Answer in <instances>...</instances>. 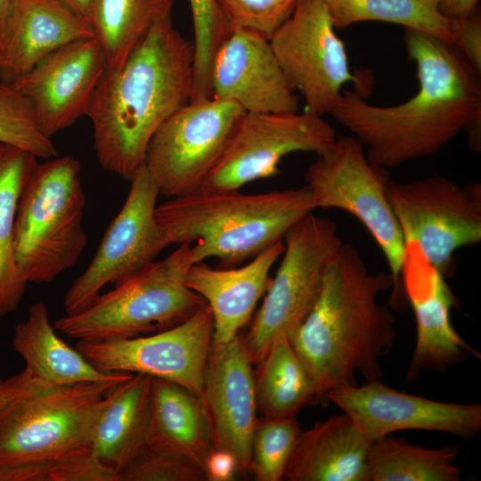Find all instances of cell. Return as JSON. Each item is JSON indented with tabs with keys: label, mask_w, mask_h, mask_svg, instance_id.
Returning a JSON list of instances; mask_svg holds the SVG:
<instances>
[{
	"label": "cell",
	"mask_w": 481,
	"mask_h": 481,
	"mask_svg": "<svg viewBox=\"0 0 481 481\" xmlns=\"http://www.w3.org/2000/svg\"><path fill=\"white\" fill-rule=\"evenodd\" d=\"M404 42L416 66L412 97L377 106L343 91L330 115L363 144L371 162L386 168L434 155L463 130L469 148L480 151L481 74L454 45L436 37L404 29Z\"/></svg>",
	"instance_id": "6da1fadb"
},
{
	"label": "cell",
	"mask_w": 481,
	"mask_h": 481,
	"mask_svg": "<svg viewBox=\"0 0 481 481\" xmlns=\"http://www.w3.org/2000/svg\"><path fill=\"white\" fill-rule=\"evenodd\" d=\"M213 330L212 313L205 305L167 330L112 341L78 340L76 348L102 371L142 373L163 379L184 387L202 400Z\"/></svg>",
	"instance_id": "9a60e30c"
},
{
	"label": "cell",
	"mask_w": 481,
	"mask_h": 481,
	"mask_svg": "<svg viewBox=\"0 0 481 481\" xmlns=\"http://www.w3.org/2000/svg\"><path fill=\"white\" fill-rule=\"evenodd\" d=\"M37 157L0 143V316L15 311L26 290L14 254V224L23 187L37 165Z\"/></svg>",
	"instance_id": "4316f807"
},
{
	"label": "cell",
	"mask_w": 481,
	"mask_h": 481,
	"mask_svg": "<svg viewBox=\"0 0 481 481\" xmlns=\"http://www.w3.org/2000/svg\"><path fill=\"white\" fill-rule=\"evenodd\" d=\"M146 445L185 460L204 472L216 448L208 414L201 398L176 383L152 378Z\"/></svg>",
	"instance_id": "cb8c5ba5"
},
{
	"label": "cell",
	"mask_w": 481,
	"mask_h": 481,
	"mask_svg": "<svg viewBox=\"0 0 481 481\" xmlns=\"http://www.w3.org/2000/svg\"><path fill=\"white\" fill-rule=\"evenodd\" d=\"M305 180L317 208L346 211L373 237L394 280L391 304L400 307L404 294L400 273L405 243L387 197V168L371 162L355 137L340 135L308 166Z\"/></svg>",
	"instance_id": "ba28073f"
},
{
	"label": "cell",
	"mask_w": 481,
	"mask_h": 481,
	"mask_svg": "<svg viewBox=\"0 0 481 481\" xmlns=\"http://www.w3.org/2000/svg\"><path fill=\"white\" fill-rule=\"evenodd\" d=\"M80 162L70 155L37 163L17 207L14 254L27 283L55 280L77 264L87 241Z\"/></svg>",
	"instance_id": "8992f818"
},
{
	"label": "cell",
	"mask_w": 481,
	"mask_h": 481,
	"mask_svg": "<svg viewBox=\"0 0 481 481\" xmlns=\"http://www.w3.org/2000/svg\"><path fill=\"white\" fill-rule=\"evenodd\" d=\"M282 240V260L262 306L241 335L253 365L277 337H289L308 315L320 295L326 268L343 244L336 224L313 212L294 224Z\"/></svg>",
	"instance_id": "9c48e42d"
},
{
	"label": "cell",
	"mask_w": 481,
	"mask_h": 481,
	"mask_svg": "<svg viewBox=\"0 0 481 481\" xmlns=\"http://www.w3.org/2000/svg\"><path fill=\"white\" fill-rule=\"evenodd\" d=\"M116 384H47L0 410V481H48L58 468L93 451L94 425Z\"/></svg>",
	"instance_id": "5b68a950"
},
{
	"label": "cell",
	"mask_w": 481,
	"mask_h": 481,
	"mask_svg": "<svg viewBox=\"0 0 481 481\" xmlns=\"http://www.w3.org/2000/svg\"><path fill=\"white\" fill-rule=\"evenodd\" d=\"M336 30L324 0H298L269 38L291 88L302 96L306 109L322 116L330 114L346 84L354 83L360 94L366 86L351 71Z\"/></svg>",
	"instance_id": "7c38bea8"
},
{
	"label": "cell",
	"mask_w": 481,
	"mask_h": 481,
	"mask_svg": "<svg viewBox=\"0 0 481 481\" xmlns=\"http://www.w3.org/2000/svg\"><path fill=\"white\" fill-rule=\"evenodd\" d=\"M452 21L454 45L481 74V17L479 12L477 11L466 18Z\"/></svg>",
	"instance_id": "74e56055"
},
{
	"label": "cell",
	"mask_w": 481,
	"mask_h": 481,
	"mask_svg": "<svg viewBox=\"0 0 481 481\" xmlns=\"http://www.w3.org/2000/svg\"><path fill=\"white\" fill-rule=\"evenodd\" d=\"M48 481H119V474L93 450L55 469Z\"/></svg>",
	"instance_id": "8d00e7d4"
},
{
	"label": "cell",
	"mask_w": 481,
	"mask_h": 481,
	"mask_svg": "<svg viewBox=\"0 0 481 481\" xmlns=\"http://www.w3.org/2000/svg\"><path fill=\"white\" fill-rule=\"evenodd\" d=\"M0 143L21 148L44 159L57 156L51 138L41 132L29 101L11 84L2 80Z\"/></svg>",
	"instance_id": "836d02e7"
},
{
	"label": "cell",
	"mask_w": 481,
	"mask_h": 481,
	"mask_svg": "<svg viewBox=\"0 0 481 481\" xmlns=\"http://www.w3.org/2000/svg\"><path fill=\"white\" fill-rule=\"evenodd\" d=\"M400 277L417 326L416 346L406 379H415L424 370L445 371L468 354L479 357L452 325L450 311L455 298L445 278L414 240L405 241Z\"/></svg>",
	"instance_id": "d6986e66"
},
{
	"label": "cell",
	"mask_w": 481,
	"mask_h": 481,
	"mask_svg": "<svg viewBox=\"0 0 481 481\" xmlns=\"http://www.w3.org/2000/svg\"><path fill=\"white\" fill-rule=\"evenodd\" d=\"M301 428L296 417L257 419L251 438L249 475L257 481H280Z\"/></svg>",
	"instance_id": "1f68e13d"
},
{
	"label": "cell",
	"mask_w": 481,
	"mask_h": 481,
	"mask_svg": "<svg viewBox=\"0 0 481 481\" xmlns=\"http://www.w3.org/2000/svg\"><path fill=\"white\" fill-rule=\"evenodd\" d=\"M387 197L404 243L416 241L444 278L455 271V251L481 241L480 183L461 185L442 175L390 179Z\"/></svg>",
	"instance_id": "30bf717a"
},
{
	"label": "cell",
	"mask_w": 481,
	"mask_h": 481,
	"mask_svg": "<svg viewBox=\"0 0 481 481\" xmlns=\"http://www.w3.org/2000/svg\"><path fill=\"white\" fill-rule=\"evenodd\" d=\"M20 0H0V48L8 34Z\"/></svg>",
	"instance_id": "b9f144b4"
},
{
	"label": "cell",
	"mask_w": 481,
	"mask_h": 481,
	"mask_svg": "<svg viewBox=\"0 0 481 481\" xmlns=\"http://www.w3.org/2000/svg\"><path fill=\"white\" fill-rule=\"evenodd\" d=\"M45 384L27 368L5 379L0 378V410L18 395Z\"/></svg>",
	"instance_id": "ab89813d"
},
{
	"label": "cell",
	"mask_w": 481,
	"mask_h": 481,
	"mask_svg": "<svg viewBox=\"0 0 481 481\" xmlns=\"http://www.w3.org/2000/svg\"><path fill=\"white\" fill-rule=\"evenodd\" d=\"M390 273H372L359 250L344 243L329 263L320 295L289 337L314 384L315 401L329 392L379 379V358L393 347L396 331L391 310L378 302L393 288Z\"/></svg>",
	"instance_id": "3957f363"
},
{
	"label": "cell",
	"mask_w": 481,
	"mask_h": 481,
	"mask_svg": "<svg viewBox=\"0 0 481 481\" xmlns=\"http://www.w3.org/2000/svg\"><path fill=\"white\" fill-rule=\"evenodd\" d=\"M211 97L232 102L245 112L298 110L269 39L249 29L234 28L212 61Z\"/></svg>",
	"instance_id": "ffe728a7"
},
{
	"label": "cell",
	"mask_w": 481,
	"mask_h": 481,
	"mask_svg": "<svg viewBox=\"0 0 481 481\" xmlns=\"http://www.w3.org/2000/svg\"><path fill=\"white\" fill-rule=\"evenodd\" d=\"M336 29L362 21H383L421 31L454 45L452 21L438 0H324Z\"/></svg>",
	"instance_id": "4dcf8cb0"
},
{
	"label": "cell",
	"mask_w": 481,
	"mask_h": 481,
	"mask_svg": "<svg viewBox=\"0 0 481 481\" xmlns=\"http://www.w3.org/2000/svg\"><path fill=\"white\" fill-rule=\"evenodd\" d=\"M152 377L134 373L105 394L92 438L100 460L119 472L146 446Z\"/></svg>",
	"instance_id": "d4e9b609"
},
{
	"label": "cell",
	"mask_w": 481,
	"mask_h": 481,
	"mask_svg": "<svg viewBox=\"0 0 481 481\" xmlns=\"http://www.w3.org/2000/svg\"><path fill=\"white\" fill-rule=\"evenodd\" d=\"M192 41L171 16L156 23L117 69H106L86 117L103 170L130 181L158 128L192 100Z\"/></svg>",
	"instance_id": "7a4b0ae2"
},
{
	"label": "cell",
	"mask_w": 481,
	"mask_h": 481,
	"mask_svg": "<svg viewBox=\"0 0 481 481\" xmlns=\"http://www.w3.org/2000/svg\"><path fill=\"white\" fill-rule=\"evenodd\" d=\"M479 0H438L440 13L449 20L466 18L477 12Z\"/></svg>",
	"instance_id": "60d3db41"
},
{
	"label": "cell",
	"mask_w": 481,
	"mask_h": 481,
	"mask_svg": "<svg viewBox=\"0 0 481 481\" xmlns=\"http://www.w3.org/2000/svg\"><path fill=\"white\" fill-rule=\"evenodd\" d=\"M12 345L24 360L25 368L50 386L79 382L118 384L133 375L106 372L94 367L56 334L48 308L41 301L30 306L27 319L15 326Z\"/></svg>",
	"instance_id": "484cf974"
},
{
	"label": "cell",
	"mask_w": 481,
	"mask_h": 481,
	"mask_svg": "<svg viewBox=\"0 0 481 481\" xmlns=\"http://www.w3.org/2000/svg\"><path fill=\"white\" fill-rule=\"evenodd\" d=\"M283 250L281 240L240 267L213 268L205 262L192 265L187 285L211 310L212 342L231 341L251 321L257 302L268 288L270 271Z\"/></svg>",
	"instance_id": "44dd1931"
},
{
	"label": "cell",
	"mask_w": 481,
	"mask_h": 481,
	"mask_svg": "<svg viewBox=\"0 0 481 481\" xmlns=\"http://www.w3.org/2000/svg\"><path fill=\"white\" fill-rule=\"evenodd\" d=\"M175 0H94L87 20L108 69H117L149 30L171 16Z\"/></svg>",
	"instance_id": "f1b7e54d"
},
{
	"label": "cell",
	"mask_w": 481,
	"mask_h": 481,
	"mask_svg": "<svg viewBox=\"0 0 481 481\" xmlns=\"http://www.w3.org/2000/svg\"><path fill=\"white\" fill-rule=\"evenodd\" d=\"M202 401L215 448L231 454L239 476L246 478L257 403L253 363L241 334L226 343L212 342L204 371Z\"/></svg>",
	"instance_id": "ac0fdd59"
},
{
	"label": "cell",
	"mask_w": 481,
	"mask_h": 481,
	"mask_svg": "<svg viewBox=\"0 0 481 481\" xmlns=\"http://www.w3.org/2000/svg\"><path fill=\"white\" fill-rule=\"evenodd\" d=\"M455 447L426 448L385 436L372 440L368 456L370 481H459Z\"/></svg>",
	"instance_id": "f546056e"
},
{
	"label": "cell",
	"mask_w": 481,
	"mask_h": 481,
	"mask_svg": "<svg viewBox=\"0 0 481 481\" xmlns=\"http://www.w3.org/2000/svg\"><path fill=\"white\" fill-rule=\"evenodd\" d=\"M126 199L108 226L86 270L68 289L67 314L90 306L109 283L118 284L157 260L167 247L156 218L158 187L143 165L133 175Z\"/></svg>",
	"instance_id": "5bb4252c"
},
{
	"label": "cell",
	"mask_w": 481,
	"mask_h": 481,
	"mask_svg": "<svg viewBox=\"0 0 481 481\" xmlns=\"http://www.w3.org/2000/svg\"><path fill=\"white\" fill-rule=\"evenodd\" d=\"M371 440L401 430H427L470 439L481 428L480 404L444 403L397 391L379 379L328 393Z\"/></svg>",
	"instance_id": "2e32d148"
},
{
	"label": "cell",
	"mask_w": 481,
	"mask_h": 481,
	"mask_svg": "<svg viewBox=\"0 0 481 481\" xmlns=\"http://www.w3.org/2000/svg\"><path fill=\"white\" fill-rule=\"evenodd\" d=\"M257 367V410L265 417H295L315 401L312 379L288 336L277 337Z\"/></svg>",
	"instance_id": "83f0119b"
},
{
	"label": "cell",
	"mask_w": 481,
	"mask_h": 481,
	"mask_svg": "<svg viewBox=\"0 0 481 481\" xmlns=\"http://www.w3.org/2000/svg\"><path fill=\"white\" fill-rule=\"evenodd\" d=\"M191 243H183L129 279L101 293L85 309L58 318L55 330L88 342L126 339L175 327L204 306L187 285L193 265Z\"/></svg>",
	"instance_id": "52a82bcc"
},
{
	"label": "cell",
	"mask_w": 481,
	"mask_h": 481,
	"mask_svg": "<svg viewBox=\"0 0 481 481\" xmlns=\"http://www.w3.org/2000/svg\"><path fill=\"white\" fill-rule=\"evenodd\" d=\"M371 441L345 412L301 431L284 472L287 481H370Z\"/></svg>",
	"instance_id": "603a6c76"
},
{
	"label": "cell",
	"mask_w": 481,
	"mask_h": 481,
	"mask_svg": "<svg viewBox=\"0 0 481 481\" xmlns=\"http://www.w3.org/2000/svg\"><path fill=\"white\" fill-rule=\"evenodd\" d=\"M206 481H232L239 476L234 458L226 452L215 449L204 469Z\"/></svg>",
	"instance_id": "f35d334b"
},
{
	"label": "cell",
	"mask_w": 481,
	"mask_h": 481,
	"mask_svg": "<svg viewBox=\"0 0 481 481\" xmlns=\"http://www.w3.org/2000/svg\"><path fill=\"white\" fill-rule=\"evenodd\" d=\"M90 37L89 20L61 0H20L0 48V80L11 84L53 51Z\"/></svg>",
	"instance_id": "7402d4cb"
},
{
	"label": "cell",
	"mask_w": 481,
	"mask_h": 481,
	"mask_svg": "<svg viewBox=\"0 0 481 481\" xmlns=\"http://www.w3.org/2000/svg\"><path fill=\"white\" fill-rule=\"evenodd\" d=\"M232 28L255 30L268 39L298 0H217Z\"/></svg>",
	"instance_id": "d590c367"
},
{
	"label": "cell",
	"mask_w": 481,
	"mask_h": 481,
	"mask_svg": "<svg viewBox=\"0 0 481 481\" xmlns=\"http://www.w3.org/2000/svg\"><path fill=\"white\" fill-rule=\"evenodd\" d=\"M336 139L330 123L307 109L246 112L222 157L196 190H240L253 181L278 175L285 156L298 151L317 156Z\"/></svg>",
	"instance_id": "4fadbf2b"
},
{
	"label": "cell",
	"mask_w": 481,
	"mask_h": 481,
	"mask_svg": "<svg viewBox=\"0 0 481 481\" xmlns=\"http://www.w3.org/2000/svg\"><path fill=\"white\" fill-rule=\"evenodd\" d=\"M107 68L100 42L84 38L53 51L11 85L30 103L41 132L52 138L86 116Z\"/></svg>",
	"instance_id": "e0dca14e"
},
{
	"label": "cell",
	"mask_w": 481,
	"mask_h": 481,
	"mask_svg": "<svg viewBox=\"0 0 481 481\" xmlns=\"http://www.w3.org/2000/svg\"><path fill=\"white\" fill-rule=\"evenodd\" d=\"M316 208L306 185L258 194L194 190L157 205L156 218L167 246L192 244L193 264L214 257L229 268L281 241Z\"/></svg>",
	"instance_id": "277c9868"
},
{
	"label": "cell",
	"mask_w": 481,
	"mask_h": 481,
	"mask_svg": "<svg viewBox=\"0 0 481 481\" xmlns=\"http://www.w3.org/2000/svg\"><path fill=\"white\" fill-rule=\"evenodd\" d=\"M119 481H206L196 465L145 446L119 472Z\"/></svg>",
	"instance_id": "e575fe53"
},
{
	"label": "cell",
	"mask_w": 481,
	"mask_h": 481,
	"mask_svg": "<svg viewBox=\"0 0 481 481\" xmlns=\"http://www.w3.org/2000/svg\"><path fill=\"white\" fill-rule=\"evenodd\" d=\"M246 112L217 98L190 102L151 137L143 166L169 198L196 190L216 165Z\"/></svg>",
	"instance_id": "8fae6325"
},
{
	"label": "cell",
	"mask_w": 481,
	"mask_h": 481,
	"mask_svg": "<svg viewBox=\"0 0 481 481\" xmlns=\"http://www.w3.org/2000/svg\"><path fill=\"white\" fill-rule=\"evenodd\" d=\"M72 11L87 19L94 0H61Z\"/></svg>",
	"instance_id": "7bdbcfd3"
},
{
	"label": "cell",
	"mask_w": 481,
	"mask_h": 481,
	"mask_svg": "<svg viewBox=\"0 0 481 481\" xmlns=\"http://www.w3.org/2000/svg\"><path fill=\"white\" fill-rule=\"evenodd\" d=\"M193 24L194 79L192 101L211 97L212 61L233 28L217 0H188Z\"/></svg>",
	"instance_id": "d6a6232c"
}]
</instances>
